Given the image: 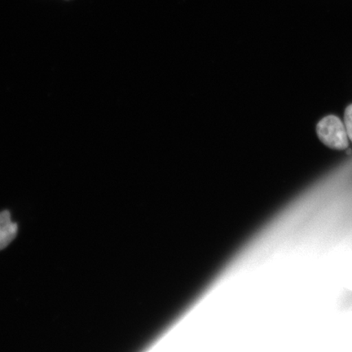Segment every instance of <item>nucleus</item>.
Masks as SVG:
<instances>
[{"label":"nucleus","instance_id":"nucleus-1","mask_svg":"<svg viewBox=\"0 0 352 352\" xmlns=\"http://www.w3.org/2000/svg\"><path fill=\"white\" fill-rule=\"evenodd\" d=\"M316 132L320 142L330 148L343 151L349 146L345 125L340 118L329 116L320 121Z\"/></svg>","mask_w":352,"mask_h":352},{"label":"nucleus","instance_id":"nucleus-2","mask_svg":"<svg viewBox=\"0 0 352 352\" xmlns=\"http://www.w3.org/2000/svg\"><path fill=\"white\" fill-rule=\"evenodd\" d=\"M17 224L12 221L10 211L0 213V250L6 248L17 234Z\"/></svg>","mask_w":352,"mask_h":352},{"label":"nucleus","instance_id":"nucleus-4","mask_svg":"<svg viewBox=\"0 0 352 352\" xmlns=\"http://www.w3.org/2000/svg\"><path fill=\"white\" fill-rule=\"evenodd\" d=\"M344 122L347 135L352 142V104L346 109Z\"/></svg>","mask_w":352,"mask_h":352},{"label":"nucleus","instance_id":"nucleus-3","mask_svg":"<svg viewBox=\"0 0 352 352\" xmlns=\"http://www.w3.org/2000/svg\"><path fill=\"white\" fill-rule=\"evenodd\" d=\"M343 280H344L346 287L352 290V252L346 261Z\"/></svg>","mask_w":352,"mask_h":352}]
</instances>
